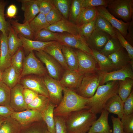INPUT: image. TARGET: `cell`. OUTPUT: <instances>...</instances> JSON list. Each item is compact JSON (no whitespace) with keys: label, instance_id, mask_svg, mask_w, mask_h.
<instances>
[{"label":"cell","instance_id":"obj_29","mask_svg":"<svg viewBox=\"0 0 133 133\" xmlns=\"http://www.w3.org/2000/svg\"><path fill=\"white\" fill-rule=\"evenodd\" d=\"M12 28L17 34L28 39L33 40L34 33L29 23H21L17 20H11L9 23Z\"/></svg>","mask_w":133,"mask_h":133},{"label":"cell","instance_id":"obj_52","mask_svg":"<svg viewBox=\"0 0 133 133\" xmlns=\"http://www.w3.org/2000/svg\"><path fill=\"white\" fill-rule=\"evenodd\" d=\"M123 112L124 115H125L133 113V90L124 103Z\"/></svg>","mask_w":133,"mask_h":133},{"label":"cell","instance_id":"obj_5","mask_svg":"<svg viewBox=\"0 0 133 133\" xmlns=\"http://www.w3.org/2000/svg\"><path fill=\"white\" fill-rule=\"evenodd\" d=\"M107 7L114 16L125 22H130L133 17V0H112Z\"/></svg>","mask_w":133,"mask_h":133},{"label":"cell","instance_id":"obj_33","mask_svg":"<svg viewBox=\"0 0 133 133\" xmlns=\"http://www.w3.org/2000/svg\"><path fill=\"white\" fill-rule=\"evenodd\" d=\"M97 15L96 7L88 8H82L76 24L80 26L93 20Z\"/></svg>","mask_w":133,"mask_h":133},{"label":"cell","instance_id":"obj_53","mask_svg":"<svg viewBox=\"0 0 133 133\" xmlns=\"http://www.w3.org/2000/svg\"><path fill=\"white\" fill-rule=\"evenodd\" d=\"M23 93L24 100L27 105L30 103L38 95L33 91L26 88H24Z\"/></svg>","mask_w":133,"mask_h":133},{"label":"cell","instance_id":"obj_34","mask_svg":"<svg viewBox=\"0 0 133 133\" xmlns=\"http://www.w3.org/2000/svg\"><path fill=\"white\" fill-rule=\"evenodd\" d=\"M119 84L118 95L124 103L132 91L133 79L127 78L123 81H119Z\"/></svg>","mask_w":133,"mask_h":133},{"label":"cell","instance_id":"obj_19","mask_svg":"<svg viewBox=\"0 0 133 133\" xmlns=\"http://www.w3.org/2000/svg\"><path fill=\"white\" fill-rule=\"evenodd\" d=\"M99 117L94 122L87 133H112L108 121L109 113L103 109Z\"/></svg>","mask_w":133,"mask_h":133},{"label":"cell","instance_id":"obj_44","mask_svg":"<svg viewBox=\"0 0 133 133\" xmlns=\"http://www.w3.org/2000/svg\"><path fill=\"white\" fill-rule=\"evenodd\" d=\"M11 89L2 81L0 82V105L10 106Z\"/></svg>","mask_w":133,"mask_h":133},{"label":"cell","instance_id":"obj_8","mask_svg":"<svg viewBox=\"0 0 133 133\" xmlns=\"http://www.w3.org/2000/svg\"><path fill=\"white\" fill-rule=\"evenodd\" d=\"M37 57L46 66L49 76L59 81L63 75V68L60 64L51 56L43 51H36Z\"/></svg>","mask_w":133,"mask_h":133},{"label":"cell","instance_id":"obj_48","mask_svg":"<svg viewBox=\"0 0 133 133\" xmlns=\"http://www.w3.org/2000/svg\"><path fill=\"white\" fill-rule=\"evenodd\" d=\"M123 132L126 133H133V113L124 115L121 119Z\"/></svg>","mask_w":133,"mask_h":133},{"label":"cell","instance_id":"obj_20","mask_svg":"<svg viewBox=\"0 0 133 133\" xmlns=\"http://www.w3.org/2000/svg\"><path fill=\"white\" fill-rule=\"evenodd\" d=\"M7 36L1 32L0 71L2 72L11 66V56L8 45Z\"/></svg>","mask_w":133,"mask_h":133},{"label":"cell","instance_id":"obj_58","mask_svg":"<svg viewBox=\"0 0 133 133\" xmlns=\"http://www.w3.org/2000/svg\"><path fill=\"white\" fill-rule=\"evenodd\" d=\"M17 9L16 6L13 4L10 5L8 7L6 16L10 18L15 17L17 13Z\"/></svg>","mask_w":133,"mask_h":133},{"label":"cell","instance_id":"obj_47","mask_svg":"<svg viewBox=\"0 0 133 133\" xmlns=\"http://www.w3.org/2000/svg\"><path fill=\"white\" fill-rule=\"evenodd\" d=\"M117 38L122 47L127 51L131 60L133 59V47L126 40L120 32L114 28Z\"/></svg>","mask_w":133,"mask_h":133},{"label":"cell","instance_id":"obj_57","mask_svg":"<svg viewBox=\"0 0 133 133\" xmlns=\"http://www.w3.org/2000/svg\"><path fill=\"white\" fill-rule=\"evenodd\" d=\"M14 112L10 106L0 105V116L6 117L10 116Z\"/></svg>","mask_w":133,"mask_h":133},{"label":"cell","instance_id":"obj_46","mask_svg":"<svg viewBox=\"0 0 133 133\" xmlns=\"http://www.w3.org/2000/svg\"><path fill=\"white\" fill-rule=\"evenodd\" d=\"M112 0H81L82 7L88 8L103 6L106 8Z\"/></svg>","mask_w":133,"mask_h":133},{"label":"cell","instance_id":"obj_21","mask_svg":"<svg viewBox=\"0 0 133 133\" xmlns=\"http://www.w3.org/2000/svg\"><path fill=\"white\" fill-rule=\"evenodd\" d=\"M21 3V9L24 12L23 23H29L39 13L35 0H19Z\"/></svg>","mask_w":133,"mask_h":133},{"label":"cell","instance_id":"obj_56","mask_svg":"<svg viewBox=\"0 0 133 133\" xmlns=\"http://www.w3.org/2000/svg\"><path fill=\"white\" fill-rule=\"evenodd\" d=\"M128 32L125 38L126 40L133 47V17L129 23L127 31Z\"/></svg>","mask_w":133,"mask_h":133},{"label":"cell","instance_id":"obj_40","mask_svg":"<svg viewBox=\"0 0 133 133\" xmlns=\"http://www.w3.org/2000/svg\"><path fill=\"white\" fill-rule=\"evenodd\" d=\"M71 0H52L55 7L58 10L64 18L68 20Z\"/></svg>","mask_w":133,"mask_h":133},{"label":"cell","instance_id":"obj_42","mask_svg":"<svg viewBox=\"0 0 133 133\" xmlns=\"http://www.w3.org/2000/svg\"><path fill=\"white\" fill-rule=\"evenodd\" d=\"M57 33L46 29H44L34 34L33 40L43 42L56 41Z\"/></svg>","mask_w":133,"mask_h":133},{"label":"cell","instance_id":"obj_62","mask_svg":"<svg viewBox=\"0 0 133 133\" xmlns=\"http://www.w3.org/2000/svg\"><path fill=\"white\" fill-rule=\"evenodd\" d=\"M46 133H51L49 132V131H47V132H46Z\"/></svg>","mask_w":133,"mask_h":133},{"label":"cell","instance_id":"obj_4","mask_svg":"<svg viewBox=\"0 0 133 133\" xmlns=\"http://www.w3.org/2000/svg\"><path fill=\"white\" fill-rule=\"evenodd\" d=\"M100 70L84 74L80 85L75 91L83 97L90 98L94 94L101 79Z\"/></svg>","mask_w":133,"mask_h":133},{"label":"cell","instance_id":"obj_38","mask_svg":"<svg viewBox=\"0 0 133 133\" xmlns=\"http://www.w3.org/2000/svg\"><path fill=\"white\" fill-rule=\"evenodd\" d=\"M122 47L117 38L111 37L99 52L107 56Z\"/></svg>","mask_w":133,"mask_h":133},{"label":"cell","instance_id":"obj_28","mask_svg":"<svg viewBox=\"0 0 133 133\" xmlns=\"http://www.w3.org/2000/svg\"><path fill=\"white\" fill-rule=\"evenodd\" d=\"M61 49L69 69L78 71V58L75 50L71 48L63 45H61Z\"/></svg>","mask_w":133,"mask_h":133},{"label":"cell","instance_id":"obj_24","mask_svg":"<svg viewBox=\"0 0 133 133\" xmlns=\"http://www.w3.org/2000/svg\"><path fill=\"white\" fill-rule=\"evenodd\" d=\"M124 103L117 94L111 98L105 104L104 109L108 112L117 115L120 119L124 115Z\"/></svg>","mask_w":133,"mask_h":133},{"label":"cell","instance_id":"obj_41","mask_svg":"<svg viewBox=\"0 0 133 133\" xmlns=\"http://www.w3.org/2000/svg\"><path fill=\"white\" fill-rule=\"evenodd\" d=\"M96 17L92 21L79 26V35L87 43L95 29Z\"/></svg>","mask_w":133,"mask_h":133},{"label":"cell","instance_id":"obj_11","mask_svg":"<svg viewBox=\"0 0 133 133\" xmlns=\"http://www.w3.org/2000/svg\"><path fill=\"white\" fill-rule=\"evenodd\" d=\"M19 83L24 88L29 89L38 94L49 97L43 78L41 76L36 75L26 77L20 79Z\"/></svg>","mask_w":133,"mask_h":133},{"label":"cell","instance_id":"obj_25","mask_svg":"<svg viewBox=\"0 0 133 133\" xmlns=\"http://www.w3.org/2000/svg\"><path fill=\"white\" fill-rule=\"evenodd\" d=\"M18 36L22 41V48L26 51L29 53L34 50L37 51H43L46 47L54 41L43 42L28 39L19 34Z\"/></svg>","mask_w":133,"mask_h":133},{"label":"cell","instance_id":"obj_6","mask_svg":"<svg viewBox=\"0 0 133 133\" xmlns=\"http://www.w3.org/2000/svg\"><path fill=\"white\" fill-rule=\"evenodd\" d=\"M46 69L36 57L33 51L30 52L24 59L21 78L30 74L44 76L47 75Z\"/></svg>","mask_w":133,"mask_h":133},{"label":"cell","instance_id":"obj_15","mask_svg":"<svg viewBox=\"0 0 133 133\" xmlns=\"http://www.w3.org/2000/svg\"><path fill=\"white\" fill-rule=\"evenodd\" d=\"M24 88L20 83L11 89L10 106L15 112H19L28 109L27 105L23 95Z\"/></svg>","mask_w":133,"mask_h":133},{"label":"cell","instance_id":"obj_32","mask_svg":"<svg viewBox=\"0 0 133 133\" xmlns=\"http://www.w3.org/2000/svg\"><path fill=\"white\" fill-rule=\"evenodd\" d=\"M50 102L49 97L38 94L30 103L27 105L28 109L41 113L47 107Z\"/></svg>","mask_w":133,"mask_h":133},{"label":"cell","instance_id":"obj_63","mask_svg":"<svg viewBox=\"0 0 133 133\" xmlns=\"http://www.w3.org/2000/svg\"><path fill=\"white\" fill-rule=\"evenodd\" d=\"M123 133H125L123 132Z\"/></svg>","mask_w":133,"mask_h":133},{"label":"cell","instance_id":"obj_16","mask_svg":"<svg viewBox=\"0 0 133 133\" xmlns=\"http://www.w3.org/2000/svg\"><path fill=\"white\" fill-rule=\"evenodd\" d=\"M10 117L17 121L20 125L23 126L43 120L41 113L28 109L19 112H14Z\"/></svg>","mask_w":133,"mask_h":133},{"label":"cell","instance_id":"obj_60","mask_svg":"<svg viewBox=\"0 0 133 133\" xmlns=\"http://www.w3.org/2000/svg\"><path fill=\"white\" fill-rule=\"evenodd\" d=\"M2 72L0 71V82L1 80V76Z\"/></svg>","mask_w":133,"mask_h":133},{"label":"cell","instance_id":"obj_45","mask_svg":"<svg viewBox=\"0 0 133 133\" xmlns=\"http://www.w3.org/2000/svg\"><path fill=\"white\" fill-rule=\"evenodd\" d=\"M81 1L73 0L71 3L68 20L75 24L82 8Z\"/></svg>","mask_w":133,"mask_h":133},{"label":"cell","instance_id":"obj_3","mask_svg":"<svg viewBox=\"0 0 133 133\" xmlns=\"http://www.w3.org/2000/svg\"><path fill=\"white\" fill-rule=\"evenodd\" d=\"M119 87L118 81H109L99 85L94 95L88 98L89 109L96 115L101 113L108 100L118 94Z\"/></svg>","mask_w":133,"mask_h":133},{"label":"cell","instance_id":"obj_22","mask_svg":"<svg viewBox=\"0 0 133 133\" xmlns=\"http://www.w3.org/2000/svg\"><path fill=\"white\" fill-rule=\"evenodd\" d=\"M61 45L58 41H54L52 44L46 47L43 51L56 60L65 70L69 69L64 57Z\"/></svg>","mask_w":133,"mask_h":133},{"label":"cell","instance_id":"obj_49","mask_svg":"<svg viewBox=\"0 0 133 133\" xmlns=\"http://www.w3.org/2000/svg\"><path fill=\"white\" fill-rule=\"evenodd\" d=\"M45 17L47 22L50 25L56 23L63 18L55 6L45 15Z\"/></svg>","mask_w":133,"mask_h":133},{"label":"cell","instance_id":"obj_2","mask_svg":"<svg viewBox=\"0 0 133 133\" xmlns=\"http://www.w3.org/2000/svg\"><path fill=\"white\" fill-rule=\"evenodd\" d=\"M63 92L62 100L54 109V116L64 117L74 111L89 109L88 98L81 96L75 91L64 87Z\"/></svg>","mask_w":133,"mask_h":133},{"label":"cell","instance_id":"obj_43","mask_svg":"<svg viewBox=\"0 0 133 133\" xmlns=\"http://www.w3.org/2000/svg\"><path fill=\"white\" fill-rule=\"evenodd\" d=\"M7 3L6 1L0 0V31L8 35L10 23L6 20L4 14L5 7Z\"/></svg>","mask_w":133,"mask_h":133},{"label":"cell","instance_id":"obj_23","mask_svg":"<svg viewBox=\"0 0 133 133\" xmlns=\"http://www.w3.org/2000/svg\"><path fill=\"white\" fill-rule=\"evenodd\" d=\"M107 57L111 61L114 70L122 68L131 60L127 51L123 47Z\"/></svg>","mask_w":133,"mask_h":133},{"label":"cell","instance_id":"obj_26","mask_svg":"<svg viewBox=\"0 0 133 133\" xmlns=\"http://www.w3.org/2000/svg\"><path fill=\"white\" fill-rule=\"evenodd\" d=\"M21 78L20 74L11 66L2 72L1 81L11 89L19 83Z\"/></svg>","mask_w":133,"mask_h":133},{"label":"cell","instance_id":"obj_14","mask_svg":"<svg viewBox=\"0 0 133 133\" xmlns=\"http://www.w3.org/2000/svg\"><path fill=\"white\" fill-rule=\"evenodd\" d=\"M83 75L77 70H65L59 81L64 87L75 91L80 86Z\"/></svg>","mask_w":133,"mask_h":133},{"label":"cell","instance_id":"obj_35","mask_svg":"<svg viewBox=\"0 0 133 133\" xmlns=\"http://www.w3.org/2000/svg\"><path fill=\"white\" fill-rule=\"evenodd\" d=\"M95 29L106 33L112 38H116L114 28L107 20L98 15L96 17Z\"/></svg>","mask_w":133,"mask_h":133},{"label":"cell","instance_id":"obj_54","mask_svg":"<svg viewBox=\"0 0 133 133\" xmlns=\"http://www.w3.org/2000/svg\"><path fill=\"white\" fill-rule=\"evenodd\" d=\"M113 125L112 133H123V128L120 119L113 116H111Z\"/></svg>","mask_w":133,"mask_h":133},{"label":"cell","instance_id":"obj_39","mask_svg":"<svg viewBox=\"0 0 133 133\" xmlns=\"http://www.w3.org/2000/svg\"><path fill=\"white\" fill-rule=\"evenodd\" d=\"M20 125L10 116L7 118L0 126V133H15Z\"/></svg>","mask_w":133,"mask_h":133},{"label":"cell","instance_id":"obj_61","mask_svg":"<svg viewBox=\"0 0 133 133\" xmlns=\"http://www.w3.org/2000/svg\"><path fill=\"white\" fill-rule=\"evenodd\" d=\"M0 33H1V32L0 33Z\"/></svg>","mask_w":133,"mask_h":133},{"label":"cell","instance_id":"obj_13","mask_svg":"<svg viewBox=\"0 0 133 133\" xmlns=\"http://www.w3.org/2000/svg\"><path fill=\"white\" fill-rule=\"evenodd\" d=\"M97 15L107 20L115 29L118 31L125 38L127 35L130 22H124L117 19L103 6L96 7Z\"/></svg>","mask_w":133,"mask_h":133},{"label":"cell","instance_id":"obj_17","mask_svg":"<svg viewBox=\"0 0 133 133\" xmlns=\"http://www.w3.org/2000/svg\"><path fill=\"white\" fill-rule=\"evenodd\" d=\"M46 29L55 33H66L75 35H79V26L64 18Z\"/></svg>","mask_w":133,"mask_h":133},{"label":"cell","instance_id":"obj_59","mask_svg":"<svg viewBox=\"0 0 133 133\" xmlns=\"http://www.w3.org/2000/svg\"><path fill=\"white\" fill-rule=\"evenodd\" d=\"M8 117H6L0 116V126L3 122Z\"/></svg>","mask_w":133,"mask_h":133},{"label":"cell","instance_id":"obj_10","mask_svg":"<svg viewBox=\"0 0 133 133\" xmlns=\"http://www.w3.org/2000/svg\"><path fill=\"white\" fill-rule=\"evenodd\" d=\"M43 78L50 101L56 107L63 98L62 92L64 87L59 81L52 78L47 74L44 76Z\"/></svg>","mask_w":133,"mask_h":133},{"label":"cell","instance_id":"obj_37","mask_svg":"<svg viewBox=\"0 0 133 133\" xmlns=\"http://www.w3.org/2000/svg\"><path fill=\"white\" fill-rule=\"evenodd\" d=\"M22 47L20 48L11 57V66L16 72L20 75L22 72L24 59Z\"/></svg>","mask_w":133,"mask_h":133},{"label":"cell","instance_id":"obj_18","mask_svg":"<svg viewBox=\"0 0 133 133\" xmlns=\"http://www.w3.org/2000/svg\"><path fill=\"white\" fill-rule=\"evenodd\" d=\"M111 37L106 33L95 29L87 43L91 50L99 51Z\"/></svg>","mask_w":133,"mask_h":133},{"label":"cell","instance_id":"obj_51","mask_svg":"<svg viewBox=\"0 0 133 133\" xmlns=\"http://www.w3.org/2000/svg\"><path fill=\"white\" fill-rule=\"evenodd\" d=\"M54 116L55 133H67L64 117L60 116Z\"/></svg>","mask_w":133,"mask_h":133},{"label":"cell","instance_id":"obj_7","mask_svg":"<svg viewBox=\"0 0 133 133\" xmlns=\"http://www.w3.org/2000/svg\"><path fill=\"white\" fill-rule=\"evenodd\" d=\"M56 41L62 45L75 48L86 53L92 54V50L87 43L79 35L66 33H57Z\"/></svg>","mask_w":133,"mask_h":133},{"label":"cell","instance_id":"obj_9","mask_svg":"<svg viewBox=\"0 0 133 133\" xmlns=\"http://www.w3.org/2000/svg\"><path fill=\"white\" fill-rule=\"evenodd\" d=\"M78 71L83 74L99 70L98 64L92 54L76 49Z\"/></svg>","mask_w":133,"mask_h":133},{"label":"cell","instance_id":"obj_36","mask_svg":"<svg viewBox=\"0 0 133 133\" xmlns=\"http://www.w3.org/2000/svg\"><path fill=\"white\" fill-rule=\"evenodd\" d=\"M29 24L34 34L50 25L46 20L45 15L40 13L30 22Z\"/></svg>","mask_w":133,"mask_h":133},{"label":"cell","instance_id":"obj_30","mask_svg":"<svg viewBox=\"0 0 133 133\" xmlns=\"http://www.w3.org/2000/svg\"><path fill=\"white\" fill-rule=\"evenodd\" d=\"M56 105L50 102L47 107L41 113L42 119L46 124L48 131L55 133L54 111Z\"/></svg>","mask_w":133,"mask_h":133},{"label":"cell","instance_id":"obj_55","mask_svg":"<svg viewBox=\"0 0 133 133\" xmlns=\"http://www.w3.org/2000/svg\"><path fill=\"white\" fill-rule=\"evenodd\" d=\"M48 131L47 125L43 120L38 121L35 128L29 133H46Z\"/></svg>","mask_w":133,"mask_h":133},{"label":"cell","instance_id":"obj_1","mask_svg":"<svg viewBox=\"0 0 133 133\" xmlns=\"http://www.w3.org/2000/svg\"><path fill=\"white\" fill-rule=\"evenodd\" d=\"M63 117L67 133H87L97 118L96 115L87 109L74 111Z\"/></svg>","mask_w":133,"mask_h":133},{"label":"cell","instance_id":"obj_31","mask_svg":"<svg viewBox=\"0 0 133 133\" xmlns=\"http://www.w3.org/2000/svg\"><path fill=\"white\" fill-rule=\"evenodd\" d=\"M17 35L10 24L7 36V43L11 57L20 48L22 47V41Z\"/></svg>","mask_w":133,"mask_h":133},{"label":"cell","instance_id":"obj_27","mask_svg":"<svg viewBox=\"0 0 133 133\" xmlns=\"http://www.w3.org/2000/svg\"><path fill=\"white\" fill-rule=\"evenodd\" d=\"M92 50V55L97 62L99 70L102 73L114 70L111 61L107 56L98 51L94 50Z\"/></svg>","mask_w":133,"mask_h":133},{"label":"cell","instance_id":"obj_50","mask_svg":"<svg viewBox=\"0 0 133 133\" xmlns=\"http://www.w3.org/2000/svg\"><path fill=\"white\" fill-rule=\"evenodd\" d=\"M39 9V13L45 15L54 7L52 0H35Z\"/></svg>","mask_w":133,"mask_h":133},{"label":"cell","instance_id":"obj_12","mask_svg":"<svg viewBox=\"0 0 133 133\" xmlns=\"http://www.w3.org/2000/svg\"><path fill=\"white\" fill-rule=\"evenodd\" d=\"M133 69L129 63L120 69L109 72H102L100 85L110 81H123L127 78L133 79Z\"/></svg>","mask_w":133,"mask_h":133}]
</instances>
